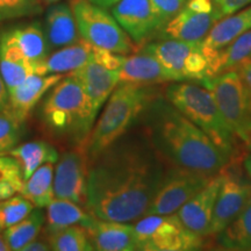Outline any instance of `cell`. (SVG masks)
<instances>
[{"label":"cell","mask_w":251,"mask_h":251,"mask_svg":"<svg viewBox=\"0 0 251 251\" xmlns=\"http://www.w3.org/2000/svg\"><path fill=\"white\" fill-rule=\"evenodd\" d=\"M87 161L85 209L96 219L119 222L144 216L169 166L144 128L128 130Z\"/></svg>","instance_id":"cell-1"},{"label":"cell","mask_w":251,"mask_h":251,"mask_svg":"<svg viewBox=\"0 0 251 251\" xmlns=\"http://www.w3.org/2000/svg\"><path fill=\"white\" fill-rule=\"evenodd\" d=\"M143 114V128L168 164L215 176L230 162L214 142L165 97L153 98Z\"/></svg>","instance_id":"cell-2"},{"label":"cell","mask_w":251,"mask_h":251,"mask_svg":"<svg viewBox=\"0 0 251 251\" xmlns=\"http://www.w3.org/2000/svg\"><path fill=\"white\" fill-rule=\"evenodd\" d=\"M40 114L52 133L83 143L84 148L98 113L79 81L69 74L48 91Z\"/></svg>","instance_id":"cell-3"},{"label":"cell","mask_w":251,"mask_h":251,"mask_svg":"<svg viewBox=\"0 0 251 251\" xmlns=\"http://www.w3.org/2000/svg\"><path fill=\"white\" fill-rule=\"evenodd\" d=\"M153 98L149 86L119 84L106 101L101 115L94 124L84 146L87 159L99 155L127 133Z\"/></svg>","instance_id":"cell-4"},{"label":"cell","mask_w":251,"mask_h":251,"mask_svg":"<svg viewBox=\"0 0 251 251\" xmlns=\"http://www.w3.org/2000/svg\"><path fill=\"white\" fill-rule=\"evenodd\" d=\"M165 98L198 126L229 161L237 158V137L226 124L207 87L197 81H175L166 87Z\"/></svg>","instance_id":"cell-5"},{"label":"cell","mask_w":251,"mask_h":251,"mask_svg":"<svg viewBox=\"0 0 251 251\" xmlns=\"http://www.w3.org/2000/svg\"><path fill=\"white\" fill-rule=\"evenodd\" d=\"M211 91L226 124L247 144L251 135V92L237 70L197 81Z\"/></svg>","instance_id":"cell-6"},{"label":"cell","mask_w":251,"mask_h":251,"mask_svg":"<svg viewBox=\"0 0 251 251\" xmlns=\"http://www.w3.org/2000/svg\"><path fill=\"white\" fill-rule=\"evenodd\" d=\"M72 12L80 37L92 46L120 55L134 54L139 49L106 8L89 0H75Z\"/></svg>","instance_id":"cell-7"},{"label":"cell","mask_w":251,"mask_h":251,"mask_svg":"<svg viewBox=\"0 0 251 251\" xmlns=\"http://www.w3.org/2000/svg\"><path fill=\"white\" fill-rule=\"evenodd\" d=\"M141 251H192L206 246V238L187 229L176 213L144 215L134 225Z\"/></svg>","instance_id":"cell-8"},{"label":"cell","mask_w":251,"mask_h":251,"mask_svg":"<svg viewBox=\"0 0 251 251\" xmlns=\"http://www.w3.org/2000/svg\"><path fill=\"white\" fill-rule=\"evenodd\" d=\"M162 63L175 81H199L207 77L208 62L201 42L164 39L144 47Z\"/></svg>","instance_id":"cell-9"},{"label":"cell","mask_w":251,"mask_h":251,"mask_svg":"<svg viewBox=\"0 0 251 251\" xmlns=\"http://www.w3.org/2000/svg\"><path fill=\"white\" fill-rule=\"evenodd\" d=\"M236 161L231 159L220 172L222 181L207 237L215 236L227 227L251 199V179L236 165Z\"/></svg>","instance_id":"cell-10"},{"label":"cell","mask_w":251,"mask_h":251,"mask_svg":"<svg viewBox=\"0 0 251 251\" xmlns=\"http://www.w3.org/2000/svg\"><path fill=\"white\" fill-rule=\"evenodd\" d=\"M214 176L169 164L161 186L144 215L176 213L185 202L209 183Z\"/></svg>","instance_id":"cell-11"},{"label":"cell","mask_w":251,"mask_h":251,"mask_svg":"<svg viewBox=\"0 0 251 251\" xmlns=\"http://www.w3.org/2000/svg\"><path fill=\"white\" fill-rule=\"evenodd\" d=\"M87 169L89 161L84 150H70L62 153L54 170L55 198L70 200L85 207Z\"/></svg>","instance_id":"cell-12"},{"label":"cell","mask_w":251,"mask_h":251,"mask_svg":"<svg viewBox=\"0 0 251 251\" xmlns=\"http://www.w3.org/2000/svg\"><path fill=\"white\" fill-rule=\"evenodd\" d=\"M112 13L137 47L161 30L150 0H120L113 6Z\"/></svg>","instance_id":"cell-13"},{"label":"cell","mask_w":251,"mask_h":251,"mask_svg":"<svg viewBox=\"0 0 251 251\" xmlns=\"http://www.w3.org/2000/svg\"><path fill=\"white\" fill-rule=\"evenodd\" d=\"M221 181L222 176L219 172L205 187L176 212L181 224L200 236L207 237Z\"/></svg>","instance_id":"cell-14"},{"label":"cell","mask_w":251,"mask_h":251,"mask_svg":"<svg viewBox=\"0 0 251 251\" xmlns=\"http://www.w3.org/2000/svg\"><path fill=\"white\" fill-rule=\"evenodd\" d=\"M85 228L94 250L136 251L140 250L134 226L128 222L109 221L94 218Z\"/></svg>","instance_id":"cell-15"},{"label":"cell","mask_w":251,"mask_h":251,"mask_svg":"<svg viewBox=\"0 0 251 251\" xmlns=\"http://www.w3.org/2000/svg\"><path fill=\"white\" fill-rule=\"evenodd\" d=\"M170 81L175 83L170 72L146 49L137 54L125 55L119 68V84L151 86Z\"/></svg>","instance_id":"cell-16"},{"label":"cell","mask_w":251,"mask_h":251,"mask_svg":"<svg viewBox=\"0 0 251 251\" xmlns=\"http://www.w3.org/2000/svg\"><path fill=\"white\" fill-rule=\"evenodd\" d=\"M70 75L79 81L97 113H99L101 106L119 85V70L106 67L96 56Z\"/></svg>","instance_id":"cell-17"},{"label":"cell","mask_w":251,"mask_h":251,"mask_svg":"<svg viewBox=\"0 0 251 251\" xmlns=\"http://www.w3.org/2000/svg\"><path fill=\"white\" fill-rule=\"evenodd\" d=\"M63 78V75H33L8 91V108L21 124L26 121L36 103Z\"/></svg>","instance_id":"cell-18"},{"label":"cell","mask_w":251,"mask_h":251,"mask_svg":"<svg viewBox=\"0 0 251 251\" xmlns=\"http://www.w3.org/2000/svg\"><path fill=\"white\" fill-rule=\"evenodd\" d=\"M219 21L214 12L202 13L191 9L186 5L162 28L164 39H174L185 42H202L211 28Z\"/></svg>","instance_id":"cell-19"},{"label":"cell","mask_w":251,"mask_h":251,"mask_svg":"<svg viewBox=\"0 0 251 251\" xmlns=\"http://www.w3.org/2000/svg\"><path fill=\"white\" fill-rule=\"evenodd\" d=\"M97 47L84 39L49 54L46 61L36 68V75H69L89 63L93 58Z\"/></svg>","instance_id":"cell-20"},{"label":"cell","mask_w":251,"mask_h":251,"mask_svg":"<svg viewBox=\"0 0 251 251\" xmlns=\"http://www.w3.org/2000/svg\"><path fill=\"white\" fill-rule=\"evenodd\" d=\"M251 29V6L216 21L201 42L207 62L212 55Z\"/></svg>","instance_id":"cell-21"},{"label":"cell","mask_w":251,"mask_h":251,"mask_svg":"<svg viewBox=\"0 0 251 251\" xmlns=\"http://www.w3.org/2000/svg\"><path fill=\"white\" fill-rule=\"evenodd\" d=\"M0 72L8 91L35 75L33 63L15 42L11 31L0 37Z\"/></svg>","instance_id":"cell-22"},{"label":"cell","mask_w":251,"mask_h":251,"mask_svg":"<svg viewBox=\"0 0 251 251\" xmlns=\"http://www.w3.org/2000/svg\"><path fill=\"white\" fill-rule=\"evenodd\" d=\"M46 36L50 49H59L80 39L72 8L58 4L49 9L46 17Z\"/></svg>","instance_id":"cell-23"},{"label":"cell","mask_w":251,"mask_h":251,"mask_svg":"<svg viewBox=\"0 0 251 251\" xmlns=\"http://www.w3.org/2000/svg\"><path fill=\"white\" fill-rule=\"evenodd\" d=\"M248 59H251V29L208 58L207 77H215L225 72L236 70Z\"/></svg>","instance_id":"cell-24"},{"label":"cell","mask_w":251,"mask_h":251,"mask_svg":"<svg viewBox=\"0 0 251 251\" xmlns=\"http://www.w3.org/2000/svg\"><path fill=\"white\" fill-rule=\"evenodd\" d=\"M47 208V235L54 234L71 226L86 227L94 216L86 211L85 207L72 202L70 200L54 198Z\"/></svg>","instance_id":"cell-25"},{"label":"cell","mask_w":251,"mask_h":251,"mask_svg":"<svg viewBox=\"0 0 251 251\" xmlns=\"http://www.w3.org/2000/svg\"><path fill=\"white\" fill-rule=\"evenodd\" d=\"M8 153L18 161L24 180L29 178L40 166L46 163H57L59 158L58 151L54 146L40 140L14 147Z\"/></svg>","instance_id":"cell-26"},{"label":"cell","mask_w":251,"mask_h":251,"mask_svg":"<svg viewBox=\"0 0 251 251\" xmlns=\"http://www.w3.org/2000/svg\"><path fill=\"white\" fill-rule=\"evenodd\" d=\"M215 240L222 250L251 251V199L242 212L215 235Z\"/></svg>","instance_id":"cell-27"},{"label":"cell","mask_w":251,"mask_h":251,"mask_svg":"<svg viewBox=\"0 0 251 251\" xmlns=\"http://www.w3.org/2000/svg\"><path fill=\"white\" fill-rule=\"evenodd\" d=\"M54 163H46L24 180L20 194L35 208H46L54 200Z\"/></svg>","instance_id":"cell-28"},{"label":"cell","mask_w":251,"mask_h":251,"mask_svg":"<svg viewBox=\"0 0 251 251\" xmlns=\"http://www.w3.org/2000/svg\"><path fill=\"white\" fill-rule=\"evenodd\" d=\"M11 34L24 54L33 63L35 71L41 63L46 61L51 50L43 28L40 24H31L25 27L15 28Z\"/></svg>","instance_id":"cell-29"},{"label":"cell","mask_w":251,"mask_h":251,"mask_svg":"<svg viewBox=\"0 0 251 251\" xmlns=\"http://www.w3.org/2000/svg\"><path fill=\"white\" fill-rule=\"evenodd\" d=\"M46 224V214L42 208H34L20 222L4 229V238L9 250L23 251L24 248L39 236Z\"/></svg>","instance_id":"cell-30"},{"label":"cell","mask_w":251,"mask_h":251,"mask_svg":"<svg viewBox=\"0 0 251 251\" xmlns=\"http://www.w3.org/2000/svg\"><path fill=\"white\" fill-rule=\"evenodd\" d=\"M50 249L55 251H91V244L83 226H71L54 234L47 235Z\"/></svg>","instance_id":"cell-31"},{"label":"cell","mask_w":251,"mask_h":251,"mask_svg":"<svg viewBox=\"0 0 251 251\" xmlns=\"http://www.w3.org/2000/svg\"><path fill=\"white\" fill-rule=\"evenodd\" d=\"M35 208L23 194L0 200V227L6 229L24 220Z\"/></svg>","instance_id":"cell-32"},{"label":"cell","mask_w":251,"mask_h":251,"mask_svg":"<svg viewBox=\"0 0 251 251\" xmlns=\"http://www.w3.org/2000/svg\"><path fill=\"white\" fill-rule=\"evenodd\" d=\"M21 125L9 108L0 112V155L8 153L17 147Z\"/></svg>","instance_id":"cell-33"},{"label":"cell","mask_w":251,"mask_h":251,"mask_svg":"<svg viewBox=\"0 0 251 251\" xmlns=\"http://www.w3.org/2000/svg\"><path fill=\"white\" fill-rule=\"evenodd\" d=\"M41 11L39 0H0V21L35 15Z\"/></svg>","instance_id":"cell-34"},{"label":"cell","mask_w":251,"mask_h":251,"mask_svg":"<svg viewBox=\"0 0 251 251\" xmlns=\"http://www.w3.org/2000/svg\"><path fill=\"white\" fill-rule=\"evenodd\" d=\"M162 28L186 5L187 0H150Z\"/></svg>","instance_id":"cell-35"},{"label":"cell","mask_w":251,"mask_h":251,"mask_svg":"<svg viewBox=\"0 0 251 251\" xmlns=\"http://www.w3.org/2000/svg\"><path fill=\"white\" fill-rule=\"evenodd\" d=\"M24 180L20 165L13 156L0 155V181Z\"/></svg>","instance_id":"cell-36"},{"label":"cell","mask_w":251,"mask_h":251,"mask_svg":"<svg viewBox=\"0 0 251 251\" xmlns=\"http://www.w3.org/2000/svg\"><path fill=\"white\" fill-rule=\"evenodd\" d=\"M250 4L251 0H214V9L220 20V19L236 13Z\"/></svg>","instance_id":"cell-37"},{"label":"cell","mask_w":251,"mask_h":251,"mask_svg":"<svg viewBox=\"0 0 251 251\" xmlns=\"http://www.w3.org/2000/svg\"><path fill=\"white\" fill-rule=\"evenodd\" d=\"M24 180H1L0 181V200L8 199L20 192Z\"/></svg>","instance_id":"cell-38"},{"label":"cell","mask_w":251,"mask_h":251,"mask_svg":"<svg viewBox=\"0 0 251 251\" xmlns=\"http://www.w3.org/2000/svg\"><path fill=\"white\" fill-rule=\"evenodd\" d=\"M186 6L197 12H202V13H211V12H214L213 0H187Z\"/></svg>","instance_id":"cell-39"},{"label":"cell","mask_w":251,"mask_h":251,"mask_svg":"<svg viewBox=\"0 0 251 251\" xmlns=\"http://www.w3.org/2000/svg\"><path fill=\"white\" fill-rule=\"evenodd\" d=\"M236 70L238 71L240 76L242 77L243 81L246 83L247 87L251 92V59H248V61L242 63Z\"/></svg>","instance_id":"cell-40"},{"label":"cell","mask_w":251,"mask_h":251,"mask_svg":"<svg viewBox=\"0 0 251 251\" xmlns=\"http://www.w3.org/2000/svg\"><path fill=\"white\" fill-rule=\"evenodd\" d=\"M9 103V94L8 89L6 86L4 78L1 76V72H0V112L4 111V109L8 108Z\"/></svg>","instance_id":"cell-41"},{"label":"cell","mask_w":251,"mask_h":251,"mask_svg":"<svg viewBox=\"0 0 251 251\" xmlns=\"http://www.w3.org/2000/svg\"><path fill=\"white\" fill-rule=\"evenodd\" d=\"M50 249L48 240L47 241H40L35 238L34 241H31L30 243H28L26 247L24 248L23 251H49Z\"/></svg>","instance_id":"cell-42"},{"label":"cell","mask_w":251,"mask_h":251,"mask_svg":"<svg viewBox=\"0 0 251 251\" xmlns=\"http://www.w3.org/2000/svg\"><path fill=\"white\" fill-rule=\"evenodd\" d=\"M90 2H92V4L99 6V7H102V8H111L117 4L118 1H120V0H89Z\"/></svg>","instance_id":"cell-43"},{"label":"cell","mask_w":251,"mask_h":251,"mask_svg":"<svg viewBox=\"0 0 251 251\" xmlns=\"http://www.w3.org/2000/svg\"><path fill=\"white\" fill-rule=\"evenodd\" d=\"M243 168L247 176L251 179V152L243 159Z\"/></svg>","instance_id":"cell-44"},{"label":"cell","mask_w":251,"mask_h":251,"mask_svg":"<svg viewBox=\"0 0 251 251\" xmlns=\"http://www.w3.org/2000/svg\"><path fill=\"white\" fill-rule=\"evenodd\" d=\"M9 248L4 238V229L0 227V251H7Z\"/></svg>","instance_id":"cell-45"},{"label":"cell","mask_w":251,"mask_h":251,"mask_svg":"<svg viewBox=\"0 0 251 251\" xmlns=\"http://www.w3.org/2000/svg\"><path fill=\"white\" fill-rule=\"evenodd\" d=\"M43 2H46V4H54V2H57L59 0H42Z\"/></svg>","instance_id":"cell-46"},{"label":"cell","mask_w":251,"mask_h":251,"mask_svg":"<svg viewBox=\"0 0 251 251\" xmlns=\"http://www.w3.org/2000/svg\"><path fill=\"white\" fill-rule=\"evenodd\" d=\"M247 147H248V149H249L250 151H251V135H250V137H249V141H248V142H247Z\"/></svg>","instance_id":"cell-47"}]
</instances>
